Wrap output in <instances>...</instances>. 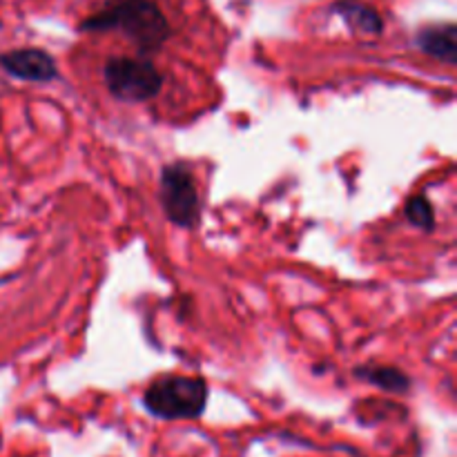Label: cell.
I'll use <instances>...</instances> for the list:
<instances>
[{
  "label": "cell",
  "instance_id": "cell-3",
  "mask_svg": "<svg viewBox=\"0 0 457 457\" xmlns=\"http://www.w3.org/2000/svg\"><path fill=\"white\" fill-rule=\"evenodd\" d=\"M107 92L123 103H143L154 98L163 87V74L143 56H114L103 65Z\"/></svg>",
  "mask_w": 457,
  "mask_h": 457
},
{
  "label": "cell",
  "instance_id": "cell-2",
  "mask_svg": "<svg viewBox=\"0 0 457 457\" xmlns=\"http://www.w3.org/2000/svg\"><path fill=\"white\" fill-rule=\"evenodd\" d=\"M208 404V384L201 378L165 375L143 393V406L159 420H196Z\"/></svg>",
  "mask_w": 457,
  "mask_h": 457
},
{
  "label": "cell",
  "instance_id": "cell-7",
  "mask_svg": "<svg viewBox=\"0 0 457 457\" xmlns=\"http://www.w3.org/2000/svg\"><path fill=\"white\" fill-rule=\"evenodd\" d=\"M330 13L342 18L353 31H360V34L378 36L384 31L382 13L361 0H335L330 4Z\"/></svg>",
  "mask_w": 457,
  "mask_h": 457
},
{
  "label": "cell",
  "instance_id": "cell-6",
  "mask_svg": "<svg viewBox=\"0 0 457 457\" xmlns=\"http://www.w3.org/2000/svg\"><path fill=\"white\" fill-rule=\"evenodd\" d=\"M415 45L427 56L437 58L442 62H449V65H455L457 62V27L453 22L422 27L415 34Z\"/></svg>",
  "mask_w": 457,
  "mask_h": 457
},
{
  "label": "cell",
  "instance_id": "cell-5",
  "mask_svg": "<svg viewBox=\"0 0 457 457\" xmlns=\"http://www.w3.org/2000/svg\"><path fill=\"white\" fill-rule=\"evenodd\" d=\"M0 67L13 79L27 83H52L58 79V65L54 56L38 47L9 49L0 54Z\"/></svg>",
  "mask_w": 457,
  "mask_h": 457
},
{
  "label": "cell",
  "instance_id": "cell-1",
  "mask_svg": "<svg viewBox=\"0 0 457 457\" xmlns=\"http://www.w3.org/2000/svg\"><path fill=\"white\" fill-rule=\"evenodd\" d=\"M79 31H119L143 56L159 52L172 36V27L154 0H107L98 12L80 21Z\"/></svg>",
  "mask_w": 457,
  "mask_h": 457
},
{
  "label": "cell",
  "instance_id": "cell-8",
  "mask_svg": "<svg viewBox=\"0 0 457 457\" xmlns=\"http://www.w3.org/2000/svg\"><path fill=\"white\" fill-rule=\"evenodd\" d=\"M355 378L373 384L386 393H409L411 379L409 375L402 373L400 369L393 366H360L355 369Z\"/></svg>",
  "mask_w": 457,
  "mask_h": 457
},
{
  "label": "cell",
  "instance_id": "cell-9",
  "mask_svg": "<svg viewBox=\"0 0 457 457\" xmlns=\"http://www.w3.org/2000/svg\"><path fill=\"white\" fill-rule=\"evenodd\" d=\"M406 217L420 230L431 232L436 228V210H433L431 201L424 195L411 196L409 204H406Z\"/></svg>",
  "mask_w": 457,
  "mask_h": 457
},
{
  "label": "cell",
  "instance_id": "cell-4",
  "mask_svg": "<svg viewBox=\"0 0 457 457\" xmlns=\"http://www.w3.org/2000/svg\"><path fill=\"white\" fill-rule=\"evenodd\" d=\"M161 205L177 228L190 230L201 217V196L186 163H170L161 170Z\"/></svg>",
  "mask_w": 457,
  "mask_h": 457
}]
</instances>
